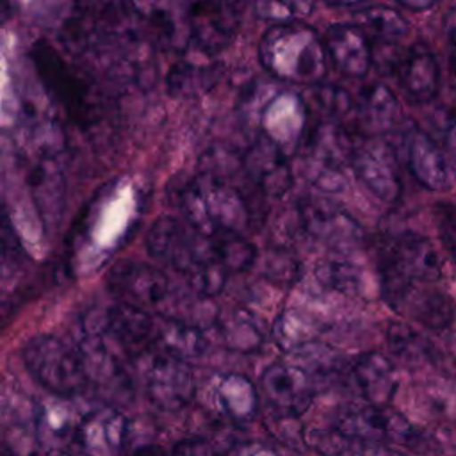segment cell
Masks as SVG:
<instances>
[{"instance_id":"6da1fadb","label":"cell","mask_w":456,"mask_h":456,"mask_svg":"<svg viewBox=\"0 0 456 456\" xmlns=\"http://www.w3.org/2000/svg\"><path fill=\"white\" fill-rule=\"evenodd\" d=\"M260 64L278 80L312 87L328 71L324 37L301 21L271 25L258 43Z\"/></svg>"},{"instance_id":"7a4b0ae2","label":"cell","mask_w":456,"mask_h":456,"mask_svg":"<svg viewBox=\"0 0 456 456\" xmlns=\"http://www.w3.org/2000/svg\"><path fill=\"white\" fill-rule=\"evenodd\" d=\"M378 273L383 301L392 310L403 312L417 281L435 283L440 280L442 262L428 237L403 232L381 244Z\"/></svg>"},{"instance_id":"3957f363","label":"cell","mask_w":456,"mask_h":456,"mask_svg":"<svg viewBox=\"0 0 456 456\" xmlns=\"http://www.w3.org/2000/svg\"><path fill=\"white\" fill-rule=\"evenodd\" d=\"M30 61L46 93L73 125L86 130L103 119L105 100L96 82L86 71L75 69L48 41L32 45Z\"/></svg>"},{"instance_id":"277c9868","label":"cell","mask_w":456,"mask_h":456,"mask_svg":"<svg viewBox=\"0 0 456 456\" xmlns=\"http://www.w3.org/2000/svg\"><path fill=\"white\" fill-rule=\"evenodd\" d=\"M21 360L28 374L55 397L71 399L91 383L80 351L50 333L30 337L21 347Z\"/></svg>"},{"instance_id":"5b68a950","label":"cell","mask_w":456,"mask_h":456,"mask_svg":"<svg viewBox=\"0 0 456 456\" xmlns=\"http://www.w3.org/2000/svg\"><path fill=\"white\" fill-rule=\"evenodd\" d=\"M146 249L153 258L162 260L183 276L214 256L210 237L173 216H160L153 221L146 233Z\"/></svg>"},{"instance_id":"8992f818","label":"cell","mask_w":456,"mask_h":456,"mask_svg":"<svg viewBox=\"0 0 456 456\" xmlns=\"http://www.w3.org/2000/svg\"><path fill=\"white\" fill-rule=\"evenodd\" d=\"M335 433L347 442L385 444L406 442L413 436V428L404 415L388 406L351 403L337 411Z\"/></svg>"},{"instance_id":"52a82bcc","label":"cell","mask_w":456,"mask_h":456,"mask_svg":"<svg viewBox=\"0 0 456 456\" xmlns=\"http://www.w3.org/2000/svg\"><path fill=\"white\" fill-rule=\"evenodd\" d=\"M356 178L381 201L395 203L403 194V180L394 148L381 137H362L354 144L349 164Z\"/></svg>"},{"instance_id":"ba28073f","label":"cell","mask_w":456,"mask_h":456,"mask_svg":"<svg viewBox=\"0 0 456 456\" xmlns=\"http://www.w3.org/2000/svg\"><path fill=\"white\" fill-rule=\"evenodd\" d=\"M128 435V417L116 406L102 404L80 417L69 451L73 456H119Z\"/></svg>"},{"instance_id":"9c48e42d","label":"cell","mask_w":456,"mask_h":456,"mask_svg":"<svg viewBox=\"0 0 456 456\" xmlns=\"http://www.w3.org/2000/svg\"><path fill=\"white\" fill-rule=\"evenodd\" d=\"M297 214L306 233L337 251L356 248L363 239L358 221L333 201L303 198L297 203Z\"/></svg>"},{"instance_id":"30bf717a","label":"cell","mask_w":456,"mask_h":456,"mask_svg":"<svg viewBox=\"0 0 456 456\" xmlns=\"http://www.w3.org/2000/svg\"><path fill=\"white\" fill-rule=\"evenodd\" d=\"M144 392L150 403L164 411L182 410L196 392L192 369L185 360L157 354L144 370Z\"/></svg>"},{"instance_id":"8fae6325","label":"cell","mask_w":456,"mask_h":456,"mask_svg":"<svg viewBox=\"0 0 456 456\" xmlns=\"http://www.w3.org/2000/svg\"><path fill=\"white\" fill-rule=\"evenodd\" d=\"M260 387L273 410L283 417H299L315 395V379L297 363H271L260 376Z\"/></svg>"},{"instance_id":"7c38bea8","label":"cell","mask_w":456,"mask_h":456,"mask_svg":"<svg viewBox=\"0 0 456 456\" xmlns=\"http://www.w3.org/2000/svg\"><path fill=\"white\" fill-rule=\"evenodd\" d=\"M191 43L205 55H216L235 37L242 21V5L233 2H200L187 11Z\"/></svg>"},{"instance_id":"4fadbf2b","label":"cell","mask_w":456,"mask_h":456,"mask_svg":"<svg viewBox=\"0 0 456 456\" xmlns=\"http://www.w3.org/2000/svg\"><path fill=\"white\" fill-rule=\"evenodd\" d=\"M102 333L135 358L159 340V321L141 306L118 301L102 312Z\"/></svg>"},{"instance_id":"5bb4252c","label":"cell","mask_w":456,"mask_h":456,"mask_svg":"<svg viewBox=\"0 0 456 456\" xmlns=\"http://www.w3.org/2000/svg\"><path fill=\"white\" fill-rule=\"evenodd\" d=\"M107 287L119 301L144 308L166 299L169 278L146 262L119 260L107 274Z\"/></svg>"},{"instance_id":"9a60e30c","label":"cell","mask_w":456,"mask_h":456,"mask_svg":"<svg viewBox=\"0 0 456 456\" xmlns=\"http://www.w3.org/2000/svg\"><path fill=\"white\" fill-rule=\"evenodd\" d=\"M242 169L265 196L280 198L292 187L289 155L262 132L242 153Z\"/></svg>"},{"instance_id":"2e32d148","label":"cell","mask_w":456,"mask_h":456,"mask_svg":"<svg viewBox=\"0 0 456 456\" xmlns=\"http://www.w3.org/2000/svg\"><path fill=\"white\" fill-rule=\"evenodd\" d=\"M395 80L413 103H429L440 91V64L428 45L417 41L394 64Z\"/></svg>"},{"instance_id":"e0dca14e","label":"cell","mask_w":456,"mask_h":456,"mask_svg":"<svg viewBox=\"0 0 456 456\" xmlns=\"http://www.w3.org/2000/svg\"><path fill=\"white\" fill-rule=\"evenodd\" d=\"M404 153L411 176L424 189L444 192L452 187V173L447 159L429 134L419 126H410L404 132Z\"/></svg>"},{"instance_id":"ac0fdd59","label":"cell","mask_w":456,"mask_h":456,"mask_svg":"<svg viewBox=\"0 0 456 456\" xmlns=\"http://www.w3.org/2000/svg\"><path fill=\"white\" fill-rule=\"evenodd\" d=\"M346 374L358 397L374 406H388L399 385L394 363L378 351L358 354Z\"/></svg>"},{"instance_id":"d6986e66","label":"cell","mask_w":456,"mask_h":456,"mask_svg":"<svg viewBox=\"0 0 456 456\" xmlns=\"http://www.w3.org/2000/svg\"><path fill=\"white\" fill-rule=\"evenodd\" d=\"M27 185L43 228L55 230L66 205V178L59 160H36L27 171Z\"/></svg>"},{"instance_id":"ffe728a7","label":"cell","mask_w":456,"mask_h":456,"mask_svg":"<svg viewBox=\"0 0 456 456\" xmlns=\"http://www.w3.org/2000/svg\"><path fill=\"white\" fill-rule=\"evenodd\" d=\"M324 46L331 64L349 78H363L372 64L367 32L354 23H333L324 34Z\"/></svg>"},{"instance_id":"44dd1931","label":"cell","mask_w":456,"mask_h":456,"mask_svg":"<svg viewBox=\"0 0 456 456\" xmlns=\"http://www.w3.org/2000/svg\"><path fill=\"white\" fill-rule=\"evenodd\" d=\"M306 116L308 112L301 96L292 93H280L265 103L260 114V132L273 139L285 153L287 150L297 151L306 134Z\"/></svg>"},{"instance_id":"7402d4cb","label":"cell","mask_w":456,"mask_h":456,"mask_svg":"<svg viewBox=\"0 0 456 456\" xmlns=\"http://www.w3.org/2000/svg\"><path fill=\"white\" fill-rule=\"evenodd\" d=\"M78 422L69 399L53 395L34 404L32 426L41 451L61 454L71 449Z\"/></svg>"},{"instance_id":"603a6c76","label":"cell","mask_w":456,"mask_h":456,"mask_svg":"<svg viewBox=\"0 0 456 456\" xmlns=\"http://www.w3.org/2000/svg\"><path fill=\"white\" fill-rule=\"evenodd\" d=\"M356 126L362 137H381L394 130L401 119L397 96L385 84H369L354 98Z\"/></svg>"},{"instance_id":"cb8c5ba5","label":"cell","mask_w":456,"mask_h":456,"mask_svg":"<svg viewBox=\"0 0 456 456\" xmlns=\"http://www.w3.org/2000/svg\"><path fill=\"white\" fill-rule=\"evenodd\" d=\"M205 207L214 232L228 230V232H242L249 221L248 205L233 185L226 180H217L207 175H201Z\"/></svg>"},{"instance_id":"d4e9b609","label":"cell","mask_w":456,"mask_h":456,"mask_svg":"<svg viewBox=\"0 0 456 456\" xmlns=\"http://www.w3.org/2000/svg\"><path fill=\"white\" fill-rule=\"evenodd\" d=\"M212 403L219 415L237 424L251 422L258 413L256 387L249 378L239 372H228L216 379Z\"/></svg>"},{"instance_id":"484cf974","label":"cell","mask_w":456,"mask_h":456,"mask_svg":"<svg viewBox=\"0 0 456 456\" xmlns=\"http://www.w3.org/2000/svg\"><path fill=\"white\" fill-rule=\"evenodd\" d=\"M223 64H200L191 61L175 62L166 77L167 93L175 98H196L210 91L221 78Z\"/></svg>"},{"instance_id":"4316f807","label":"cell","mask_w":456,"mask_h":456,"mask_svg":"<svg viewBox=\"0 0 456 456\" xmlns=\"http://www.w3.org/2000/svg\"><path fill=\"white\" fill-rule=\"evenodd\" d=\"M162 351L180 360L201 356L207 349V338L201 328L183 322L180 319L160 315L159 319V340Z\"/></svg>"},{"instance_id":"83f0119b","label":"cell","mask_w":456,"mask_h":456,"mask_svg":"<svg viewBox=\"0 0 456 456\" xmlns=\"http://www.w3.org/2000/svg\"><path fill=\"white\" fill-rule=\"evenodd\" d=\"M404 308L419 324L433 331L449 328L456 317V303L452 297L436 289L413 290Z\"/></svg>"},{"instance_id":"f1b7e54d","label":"cell","mask_w":456,"mask_h":456,"mask_svg":"<svg viewBox=\"0 0 456 456\" xmlns=\"http://www.w3.org/2000/svg\"><path fill=\"white\" fill-rule=\"evenodd\" d=\"M217 330L224 346L237 353H255L264 344V333L256 317L244 310L235 308L217 319Z\"/></svg>"},{"instance_id":"f546056e","label":"cell","mask_w":456,"mask_h":456,"mask_svg":"<svg viewBox=\"0 0 456 456\" xmlns=\"http://www.w3.org/2000/svg\"><path fill=\"white\" fill-rule=\"evenodd\" d=\"M321 330L322 328L315 319L305 315L299 310L289 308L278 314L274 319L271 337L283 351L297 353L299 349L315 342V337Z\"/></svg>"},{"instance_id":"4dcf8cb0","label":"cell","mask_w":456,"mask_h":456,"mask_svg":"<svg viewBox=\"0 0 456 456\" xmlns=\"http://www.w3.org/2000/svg\"><path fill=\"white\" fill-rule=\"evenodd\" d=\"M306 112L317 116V121L338 123L349 110L354 109V98L340 86L335 84H315L306 87L301 94Z\"/></svg>"},{"instance_id":"1f68e13d","label":"cell","mask_w":456,"mask_h":456,"mask_svg":"<svg viewBox=\"0 0 456 456\" xmlns=\"http://www.w3.org/2000/svg\"><path fill=\"white\" fill-rule=\"evenodd\" d=\"M210 248L214 258L224 267L228 274L244 273L256 262V248L239 232H214L210 235Z\"/></svg>"},{"instance_id":"d6a6232c","label":"cell","mask_w":456,"mask_h":456,"mask_svg":"<svg viewBox=\"0 0 456 456\" xmlns=\"http://www.w3.org/2000/svg\"><path fill=\"white\" fill-rule=\"evenodd\" d=\"M356 14L360 16L367 36H372L374 39L387 43V45L397 43L410 30L408 20L397 9H394L390 5H383V4L369 5L367 4Z\"/></svg>"},{"instance_id":"836d02e7","label":"cell","mask_w":456,"mask_h":456,"mask_svg":"<svg viewBox=\"0 0 456 456\" xmlns=\"http://www.w3.org/2000/svg\"><path fill=\"white\" fill-rule=\"evenodd\" d=\"M387 340L390 351L403 360L413 362L431 356V347L428 344L429 340L406 324L392 322L387 331Z\"/></svg>"},{"instance_id":"e575fe53","label":"cell","mask_w":456,"mask_h":456,"mask_svg":"<svg viewBox=\"0 0 456 456\" xmlns=\"http://www.w3.org/2000/svg\"><path fill=\"white\" fill-rule=\"evenodd\" d=\"M226 278H228V273L214 256L201 262L191 273L185 274V281L189 289L196 296H201L207 299H214L217 294H221V290L226 285Z\"/></svg>"},{"instance_id":"d590c367","label":"cell","mask_w":456,"mask_h":456,"mask_svg":"<svg viewBox=\"0 0 456 456\" xmlns=\"http://www.w3.org/2000/svg\"><path fill=\"white\" fill-rule=\"evenodd\" d=\"M317 280L333 290L353 294L360 285V271L349 260H324L315 269Z\"/></svg>"},{"instance_id":"8d00e7d4","label":"cell","mask_w":456,"mask_h":456,"mask_svg":"<svg viewBox=\"0 0 456 456\" xmlns=\"http://www.w3.org/2000/svg\"><path fill=\"white\" fill-rule=\"evenodd\" d=\"M314 4L310 2H258L255 4V14L265 21H273V25H283L299 21L301 16L310 14Z\"/></svg>"},{"instance_id":"74e56055","label":"cell","mask_w":456,"mask_h":456,"mask_svg":"<svg viewBox=\"0 0 456 456\" xmlns=\"http://www.w3.org/2000/svg\"><path fill=\"white\" fill-rule=\"evenodd\" d=\"M438 239L451 262L456 265V203L440 201L435 205Z\"/></svg>"},{"instance_id":"f35d334b","label":"cell","mask_w":456,"mask_h":456,"mask_svg":"<svg viewBox=\"0 0 456 456\" xmlns=\"http://www.w3.org/2000/svg\"><path fill=\"white\" fill-rule=\"evenodd\" d=\"M27 256L23 253L20 239L16 237V233L11 226L9 216H7V210H5L4 212V228H2V265H4V271L9 267V264H12V267H16Z\"/></svg>"},{"instance_id":"ab89813d","label":"cell","mask_w":456,"mask_h":456,"mask_svg":"<svg viewBox=\"0 0 456 456\" xmlns=\"http://www.w3.org/2000/svg\"><path fill=\"white\" fill-rule=\"evenodd\" d=\"M337 456H406L387 444H365V442H347L337 452Z\"/></svg>"},{"instance_id":"60d3db41","label":"cell","mask_w":456,"mask_h":456,"mask_svg":"<svg viewBox=\"0 0 456 456\" xmlns=\"http://www.w3.org/2000/svg\"><path fill=\"white\" fill-rule=\"evenodd\" d=\"M169 456H217V451L207 438L191 436L176 442Z\"/></svg>"},{"instance_id":"b9f144b4","label":"cell","mask_w":456,"mask_h":456,"mask_svg":"<svg viewBox=\"0 0 456 456\" xmlns=\"http://www.w3.org/2000/svg\"><path fill=\"white\" fill-rule=\"evenodd\" d=\"M444 146L449 151V155L456 160V109L449 110L444 119Z\"/></svg>"},{"instance_id":"7bdbcfd3","label":"cell","mask_w":456,"mask_h":456,"mask_svg":"<svg viewBox=\"0 0 456 456\" xmlns=\"http://www.w3.org/2000/svg\"><path fill=\"white\" fill-rule=\"evenodd\" d=\"M235 456H283L280 454L274 447L262 444V442H249V444H242L237 449Z\"/></svg>"},{"instance_id":"ee69618b","label":"cell","mask_w":456,"mask_h":456,"mask_svg":"<svg viewBox=\"0 0 456 456\" xmlns=\"http://www.w3.org/2000/svg\"><path fill=\"white\" fill-rule=\"evenodd\" d=\"M399 7L403 9H408V11H426V9H431L435 5V2H406V0H401L397 2Z\"/></svg>"},{"instance_id":"f6af8a7d","label":"cell","mask_w":456,"mask_h":456,"mask_svg":"<svg viewBox=\"0 0 456 456\" xmlns=\"http://www.w3.org/2000/svg\"><path fill=\"white\" fill-rule=\"evenodd\" d=\"M130 456H166L160 447H155V445H146V447H139L135 449Z\"/></svg>"},{"instance_id":"bcb514c9","label":"cell","mask_w":456,"mask_h":456,"mask_svg":"<svg viewBox=\"0 0 456 456\" xmlns=\"http://www.w3.org/2000/svg\"><path fill=\"white\" fill-rule=\"evenodd\" d=\"M449 37H451V46H452V57H454V64H456V20L451 27V32H449Z\"/></svg>"},{"instance_id":"7dc6e473","label":"cell","mask_w":456,"mask_h":456,"mask_svg":"<svg viewBox=\"0 0 456 456\" xmlns=\"http://www.w3.org/2000/svg\"><path fill=\"white\" fill-rule=\"evenodd\" d=\"M2 456H18L16 452H12V449L9 447V445H4V449H2Z\"/></svg>"}]
</instances>
